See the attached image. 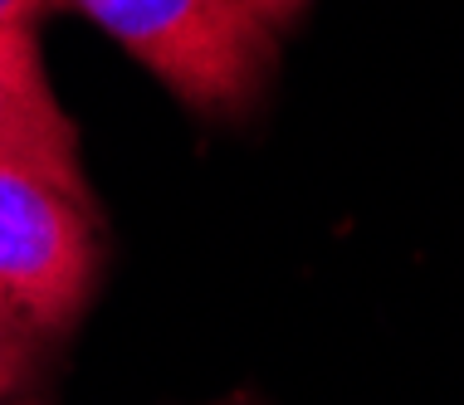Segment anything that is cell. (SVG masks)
<instances>
[{
	"mask_svg": "<svg viewBox=\"0 0 464 405\" xmlns=\"http://www.w3.org/2000/svg\"><path fill=\"white\" fill-rule=\"evenodd\" d=\"M73 5L186 108L245 112L274 73V30L245 0H49Z\"/></svg>",
	"mask_w": 464,
	"mask_h": 405,
	"instance_id": "1",
	"label": "cell"
},
{
	"mask_svg": "<svg viewBox=\"0 0 464 405\" xmlns=\"http://www.w3.org/2000/svg\"><path fill=\"white\" fill-rule=\"evenodd\" d=\"M103 235L89 196L24 167H0V294L34 333H64L93 294Z\"/></svg>",
	"mask_w": 464,
	"mask_h": 405,
	"instance_id": "2",
	"label": "cell"
},
{
	"mask_svg": "<svg viewBox=\"0 0 464 405\" xmlns=\"http://www.w3.org/2000/svg\"><path fill=\"white\" fill-rule=\"evenodd\" d=\"M0 167H24L73 196H89L79 137L44 79L30 24H0Z\"/></svg>",
	"mask_w": 464,
	"mask_h": 405,
	"instance_id": "3",
	"label": "cell"
},
{
	"mask_svg": "<svg viewBox=\"0 0 464 405\" xmlns=\"http://www.w3.org/2000/svg\"><path fill=\"white\" fill-rule=\"evenodd\" d=\"M40 357V333L30 327V318L0 294V396H10L15 386H24V376L34 371Z\"/></svg>",
	"mask_w": 464,
	"mask_h": 405,
	"instance_id": "4",
	"label": "cell"
},
{
	"mask_svg": "<svg viewBox=\"0 0 464 405\" xmlns=\"http://www.w3.org/2000/svg\"><path fill=\"white\" fill-rule=\"evenodd\" d=\"M249 10H255L259 20L269 24V30H284V24H294L298 20V10L308 5V0H245Z\"/></svg>",
	"mask_w": 464,
	"mask_h": 405,
	"instance_id": "5",
	"label": "cell"
},
{
	"mask_svg": "<svg viewBox=\"0 0 464 405\" xmlns=\"http://www.w3.org/2000/svg\"><path fill=\"white\" fill-rule=\"evenodd\" d=\"M49 0H0V24H34V15H44Z\"/></svg>",
	"mask_w": 464,
	"mask_h": 405,
	"instance_id": "6",
	"label": "cell"
},
{
	"mask_svg": "<svg viewBox=\"0 0 464 405\" xmlns=\"http://www.w3.org/2000/svg\"><path fill=\"white\" fill-rule=\"evenodd\" d=\"M225 405H249V400H225Z\"/></svg>",
	"mask_w": 464,
	"mask_h": 405,
	"instance_id": "7",
	"label": "cell"
}]
</instances>
